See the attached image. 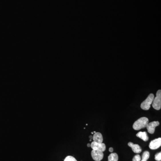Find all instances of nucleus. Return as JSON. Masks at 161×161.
<instances>
[{"instance_id": "f257e3e1", "label": "nucleus", "mask_w": 161, "mask_h": 161, "mask_svg": "<svg viewBox=\"0 0 161 161\" xmlns=\"http://www.w3.org/2000/svg\"><path fill=\"white\" fill-rule=\"evenodd\" d=\"M149 123V119L147 117H143L139 118L133 124V128L135 130H139L142 128H146Z\"/></svg>"}, {"instance_id": "f03ea898", "label": "nucleus", "mask_w": 161, "mask_h": 161, "mask_svg": "<svg viewBox=\"0 0 161 161\" xmlns=\"http://www.w3.org/2000/svg\"><path fill=\"white\" fill-rule=\"evenodd\" d=\"M154 98V94H149L146 99L141 104V108L143 110H146V111L149 110Z\"/></svg>"}, {"instance_id": "7ed1b4c3", "label": "nucleus", "mask_w": 161, "mask_h": 161, "mask_svg": "<svg viewBox=\"0 0 161 161\" xmlns=\"http://www.w3.org/2000/svg\"><path fill=\"white\" fill-rule=\"evenodd\" d=\"M152 107L154 109L159 110L161 108V90H158L156 93V97L154 98L152 102Z\"/></svg>"}, {"instance_id": "20e7f679", "label": "nucleus", "mask_w": 161, "mask_h": 161, "mask_svg": "<svg viewBox=\"0 0 161 161\" xmlns=\"http://www.w3.org/2000/svg\"><path fill=\"white\" fill-rule=\"evenodd\" d=\"M91 154L93 159L95 161H101L104 158V154L103 152L99 150H93Z\"/></svg>"}, {"instance_id": "39448f33", "label": "nucleus", "mask_w": 161, "mask_h": 161, "mask_svg": "<svg viewBox=\"0 0 161 161\" xmlns=\"http://www.w3.org/2000/svg\"><path fill=\"white\" fill-rule=\"evenodd\" d=\"M90 145H91L90 147L93 150H99V151H102V152H104L106 150V146L105 145L104 143H98L93 142L92 143V144H90Z\"/></svg>"}, {"instance_id": "423d86ee", "label": "nucleus", "mask_w": 161, "mask_h": 161, "mask_svg": "<svg viewBox=\"0 0 161 161\" xmlns=\"http://www.w3.org/2000/svg\"><path fill=\"white\" fill-rule=\"evenodd\" d=\"M159 122L158 121H153L148 123L146 125L147 129L148 132L150 134H154L155 132V128L159 125Z\"/></svg>"}, {"instance_id": "0eeeda50", "label": "nucleus", "mask_w": 161, "mask_h": 161, "mask_svg": "<svg viewBox=\"0 0 161 161\" xmlns=\"http://www.w3.org/2000/svg\"><path fill=\"white\" fill-rule=\"evenodd\" d=\"M161 146V138H160L155 139L150 142L149 147L151 150H156Z\"/></svg>"}, {"instance_id": "6e6552de", "label": "nucleus", "mask_w": 161, "mask_h": 161, "mask_svg": "<svg viewBox=\"0 0 161 161\" xmlns=\"http://www.w3.org/2000/svg\"><path fill=\"white\" fill-rule=\"evenodd\" d=\"M128 146L130 147L134 153L139 154L142 151V148L138 144H134L131 142H129L128 143Z\"/></svg>"}, {"instance_id": "1a4fd4ad", "label": "nucleus", "mask_w": 161, "mask_h": 161, "mask_svg": "<svg viewBox=\"0 0 161 161\" xmlns=\"http://www.w3.org/2000/svg\"><path fill=\"white\" fill-rule=\"evenodd\" d=\"M94 142L98 143H102L103 142V137L102 134L99 132H96L93 136Z\"/></svg>"}, {"instance_id": "9d476101", "label": "nucleus", "mask_w": 161, "mask_h": 161, "mask_svg": "<svg viewBox=\"0 0 161 161\" xmlns=\"http://www.w3.org/2000/svg\"><path fill=\"white\" fill-rule=\"evenodd\" d=\"M136 136L138 138H141L145 142H147L149 140V136L146 132H140L136 134Z\"/></svg>"}, {"instance_id": "9b49d317", "label": "nucleus", "mask_w": 161, "mask_h": 161, "mask_svg": "<svg viewBox=\"0 0 161 161\" xmlns=\"http://www.w3.org/2000/svg\"><path fill=\"white\" fill-rule=\"evenodd\" d=\"M118 155L116 153H112L108 157V161H118Z\"/></svg>"}, {"instance_id": "f8f14e48", "label": "nucleus", "mask_w": 161, "mask_h": 161, "mask_svg": "<svg viewBox=\"0 0 161 161\" xmlns=\"http://www.w3.org/2000/svg\"><path fill=\"white\" fill-rule=\"evenodd\" d=\"M150 154L149 151H146L143 154L142 159L141 161H147L150 158Z\"/></svg>"}, {"instance_id": "ddd939ff", "label": "nucleus", "mask_w": 161, "mask_h": 161, "mask_svg": "<svg viewBox=\"0 0 161 161\" xmlns=\"http://www.w3.org/2000/svg\"><path fill=\"white\" fill-rule=\"evenodd\" d=\"M64 161H77V160L73 156H68L66 157Z\"/></svg>"}, {"instance_id": "4468645a", "label": "nucleus", "mask_w": 161, "mask_h": 161, "mask_svg": "<svg viewBox=\"0 0 161 161\" xmlns=\"http://www.w3.org/2000/svg\"><path fill=\"white\" fill-rule=\"evenodd\" d=\"M155 160L157 161H161V152L157 153L155 155Z\"/></svg>"}, {"instance_id": "2eb2a0df", "label": "nucleus", "mask_w": 161, "mask_h": 161, "mask_svg": "<svg viewBox=\"0 0 161 161\" xmlns=\"http://www.w3.org/2000/svg\"><path fill=\"white\" fill-rule=\"evenodd\" d=\"M141 156H140L139 154L136 155L132 158V161H141Z\"/></svg>"}, {"instance_id": "dca6fc26", "label": "nucleus", "mask_w": 161, "mask_h": 161, "mask_svg": "<svg viewBox=\"0 0 161 161\" xmlns=\"http://www.w3.org/2000/svg\"><path fill=\"white\" fill-rule=\"evenodd\" d=\"M109 152H111V153H112V152H113V149L112 147H110V148L109 149Z\"/></svg>"}, {"instance_id": "f3484780", "label": "nucleus", "mask_w": 161, "mask_h": 161, "mask_svg": "<svg viewBox=\"0 0 161 161\" xmlns=\"http://www.w3.org/2000/svg\"><path fill=\"white\" fill-rule=\"evenodd\" d=\"M90 146H91L90 144H89H89H87V146L88 147H90Z\"/></svg>"}, {"instance_id": "a211bd4d", "label": "nucleus", "mask_w": 161, "mask_h": 161, "mask_svg": "<svg viewBox=\"0 0 161 161\" xmlns=\"http://www.w3.org/2000/svg\"><path fill=\"white\" fill-rule=\"evenodd\" d=\"M94 132V134H95V133H96V131H94V132Z\"/></svg>"}, {"instance_id": "6ab92c4d", "label": "nucleus", "mask_w": 161, "mask_h": 161, "mask_svg": "<svg viewBox=\"0 0 161 161\" xmlns=\"http://www.w3.org/2000/svg\"><path fill=\"white\" fill-rule=\"evenodd\" d=\"M92 134H94V132H92Z\"/></svg>"}]
</instances>
